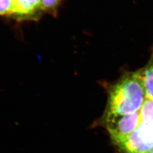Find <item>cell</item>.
I'll use <instances>...</instances> for the list:
<instances>
[{"instance_id": "7", "label": "cell", "mask_w": 153, "mask_h": 153, "mask_svg": "<svg viewBox=\"0 0 153 153\" xmlns=\"http://www.w3.org/2000/svg\"><path fill=\"white\" fill-rule=\"evenodd\" d=\"M61 0H41V7L43 13L53 16L57 15Z\"/></svg>"}, {"instance_id": "5", "label": "cell", "mask_w": 153, "mask_h": 153, "mask_svg": "<svg viewBox=\"0 0 153 153\" xmlns=\"http://www.w3.org/2000/svg\"><path fill=\"white\" fill-rule=\"evenodd\" d=\"M146 98L153 99V49L150 60L142 69Z\"/></svg>"}, {"instance_id": "1", "label": "cell", "mask_w": 153, "mask_h": 153, "mask_svg": "<svg viewBox=\"0 0 153 153\" xmlns=\"http://www.w3.org/2000/svg\"><path fill=\"white\" fill-rule=\"evenodd\" d=\"M145 98L142 69L126 72L109 87L105 115L124 116L137 112Z\"/></svg>"}, {"instance_id": "2", "label": "cell", "mask_w": 153, "mask_h": 153, "mask_svg": "<svg viewBox=\"0 0 153 153\" xmlns=\"http://www.w3.org/2000/svg\"><path fill=\"white\" fill-rule=\"evenodd\" d=\"M122 153H149L153 150V123H141L129 135L115 143Z\"/></svg>"}, {"instance_id": "4", "label": "cell", "mask_w": 153, "mask_h": 153, "mask_svg": "<svg viewBox=\"0 0 153 153\" xmlns=\"http://www.w3.org/2000/svg\"><path fill=\"white\" fill-rule=\"evenodd\" d=\"M15 11L13 16L19 21L38 19L43 11L41 0H14Z\"/></svg>"}, {"instance_id": "8", "label": "cell", "mask_w": 153, "mask_h": 153, "mask_svg": "<svg viewBox=\"0 0 153 153\" xmlns=\"http://www.w3.org/2000/svg\"><path fill=\"white\" fill-rule=\"evenodd\" d=\"M14 11V0H0V16H13Z\"/></svg>"}, {"instance_id": "3", "label": "cell", "mask_w": 153, "mask_h": 153, "mask_svg": "<svg viewBox=\"0 0 153 153\" xmlns=\"http://www.w3.org/2000/svg\"><path fill=\"white\" fill-rule=\"evenodd\" d=\"M107 129L114 143L129 135L141 123L140 111L124 116L105 115Z\"/></svg>"}, {"instance_id": "6", "label": "cell", "mask_w": 153, "mask_h": 153, "mask_svg": "<svg viewBox=\"0 0 153 153\" xmlns=\"http://www.w3.org/2000/svg\"><path fill=\"white\" fill-rule=\"evenodd\" d=\"M140 114L141 123H153V99L145 98L140 109Z\"/></svg>"}, {"instance_id": "9", "label": "cell", "mask_w": 153, "mask_h": 153, "mask_svg": "<svg viewBox=\"0 0 153 153\" xmlns=\"http://www.w3.org/2000/svg\"><path fill=\"white\" fill-rule=\"evenodd\" d=\"M149 153H153V150H152V151H151V152H150Z\"/></svg>"}]
</instances>
